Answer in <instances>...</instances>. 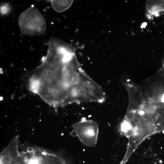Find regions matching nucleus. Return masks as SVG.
Here are the masks:
<instances>
[{
	"instance_id": "nucleus-1",
	"label": "nucleus",
	"mask_w": 164,
	"mask_h": 164,
	"mask_svg": "<svg viewBox=\"0 0 164 164\" xmlns=\"http://www.w3.org/2000/svg\"><path fill=\"white\" fill-rule=\"evenodd\" d=\"M30 73L29 89L54 107L73 103H101L103 89L80 66L75 53L55 56L42 62Z\"/></svg>"
},
{
	"instance_id": "nucleus-2",
	"label": "nucleus",
	"mask_w": 164,
	"mask_h": 164,
	"mask_svg": "<svg viewBox=\"0 0 164 164\" xmlns=\"http://www.w3.org/2000/svg\"><path fill=\"white\" fill-rule=\"evenodd\" d=\"M21 152L20 164H67L62 155L40 147H27Z\"/></svg>"
},
{
	"instance_id": "nucleus-3",
	"label": "nucleus",
	"mask_w": 164,
	"mask_h": 164,
	"mask_svg": "<svg viewBox=\"0 0 164 164\" xmlns=\"http://www.w3.org/2000/svg\"><path fill=\"white\" fill-rule=\"evenodd\" d=\"M19 24L23 34L31 36L44 34L46 30V23L41 12L36 7H30L20 15Z\"/></svg>"
},
{
	"instance_id": "nucleus-4",
	"label": "nucleus",
	"mask_w": 164,
	"mask_h": 164,
	"mask_svg": "<svg viewBox=\"0 0 164 164\" xmlns=\"http://www.w3.org/2000/svg\"><path fill=\"white\" fill-rule=\"evenodd\" d=\"M72 127L77 136L84 145L90 147L96 145L99 128L95 121L83 119L73 124Z\"/></svg>"
},
{
	"instance_id": "nucleus-5",
	"label": "nucleus",
	"mask_w": 164,
	"mask_h": 164,
	"mask_svg": "<svg viewBox=\"0 0 164 164\" xmlns=\"http://www.w3.org/2000/svg\"><path fill=\"white\" fill-rule=\"evenodd\" d=\"M125 84L129 95V106L133 109H137L144 102L142 91L138 86L129 81H127Z\"/></svg>"
},
{
	"instance_id": "nucleus-6",
	"label": "nucleus",
	"mask_w": 164,
	"mask_h": 164,
	"mask_svg": "<svg viewBox=\"0 0 164 164\" xmlns=\"http://www.w3.org/2000/svg\"><path fill=\"white\" fill-rule=\"evenodd\" d=\"M53 8L56 12H63L71 5L72 1L67 0H51Z\"/></svg>"
},
{
	"instance_id": "nucleus-7",
	"label": "nucleus",
	"mask_w": 164,
	"mask_h": 164,
	"mask_svg": "<svg viewBox=\"0 0 164 164\" xmlns=\"http://www.w3.org/2000/svg\"><path fill=\"white\" fill-rule=\"evenodd\" d=\"M10 10V7L8 4H4L1 6L0 12L2 15H6L8 13Z\"/></svg>"
}]
</instances>
